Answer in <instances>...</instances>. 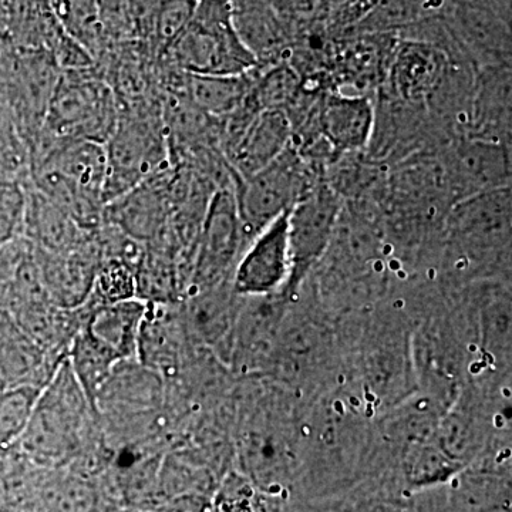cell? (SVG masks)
I'll return each instance as SVG.
<instances>
[{
	"instance_id": "cell-1",
	"label": "cell",
	"mask_w": 512,
	"mask_h": 512,
	"mask_svg": "<svg viewBox=\"0 0 512 512\" xmlns=\"http://www.w3.org/2000/svg\"><path fill=\"white\" fill-rule=\"evenodd\" d=\"M165 53L198 76H239L258 67L235 29L231 0H195L191 19Z\"/></svg>"
},
{
	"instance_id": "cell-2",
	"label": "cell",
	"mask_w": 512,
	"mask_h": 512,
	"mask_svg": "<svg viewBox=\"0 0 512 512\" xmlns=\"http://www.w3.org/2000/svg\"><path fill=\"white\" fill-rule=\"evenodd\" d=\"M89 404L69 362L43 389L25 433L18 440L36 463H62L79 448L86 429ZM92 407V406H90Z\"/></svg>"
},
{
	"instance_id": "cell-3",
	"label": "cell",
	"mask_w": 512,
	"mask_h": 512,
	"mask_svg": "<svg viewBox=\"0 0 512 512\" xmlns=\"http://www.w3.org/2000/svg\"><path fill=\"white\" fill-rule=\"evenodd\" d=\"M82 70L59 76L42 131L57 140L106 144L119 121L117 94L106 80Z\"/></svg>"
},
{
	"instance_id": "cell-4",
	"label": "cell",
	"mask_w": 512,
	"mask_h": 512,
	"mask_svg": "<svg viewBox=\"0 0 512 512\" xmlns=\"http://www.w3.org/2000/svg\"><path fill=\"white\" fill-rule=\"evenodd\" d=\"M511 221V187L464 198L446 215L450 249L466 265L510 262Z\"/></svg>"
},
{
	"instance_id": "cell-5",
	"label": "cell",
	"mask_w": 512,
	"mask_h": 512,
	"mask_svg": "<svg viewBox=\"0 0 512 512\" xmlns=\"http://www.w3.org/2000/svg\"><path fill=\"white\" fill-rule=\"evenodd\" d=\"M232 178L248 244L268 225L291 211L293 205L318 183L315 168L292 146L258 173L245 178L232 175Z\"/></svg>"
},
{
	"instance_id": "cell-6",
	"label": "cell",
	"mask_w": 512,
	"mask_h": 512,
	"mask_svg": "<svg viewBox=\"0 0 512 512\" xmlns=\"http://www.w3.org/2000/svg\"><path fill=\"white\" fill-rule=\"evenodd\" d=\"M345 201L328 183H316L288 214L291 276L282 295H293L313 266L326 255Z\"/></svg>"
},
{
	"instance_id": "cell-7",
	"label": "cell",
	"mask_w": 512,
	"mask_h": 512,
	"mask_svg": "<svg viewBox=\"0 0 512 512\" xmlns=\"http://www.w3.org/2000/svg\"><path fill=\"white\" fill-rule=\"evenodd\" d=\"M104 205L163 171L167 160L164 137L153 123L138 117H121L107 143Z\"/></svg>"
},
{
	"instance_id": "cell-8",
	"label": "cell",
	"mask_w": 512,
	"mask_h": 512,
	"mask_svg": "<svg viewBox=\"0 0 512 512\" xmlns=\"http://www.w3.org/2000/svg\"><path fill=\"white\" fill-rule=\"evenodd\" d=\"M247 245L234 188H221L212 195L198 234L191 276L195 291L224 284Z\"/></svg>"
},
{
	"instance_id": "cell-9",
	"label": "cell",
	"mask_w": 512,
	"mask_h": 512,
	"mask_svg": "<svg viewBox=\"0 0 512 512\" xmlns=\"http://www.w3.org/2000/svg\"><path fill=\"white\" fill-rule=\"evenodd\" d=\"M453 204L480 194L511 187V147L480 138L461 137L440 150Z\"/></svg>"
},
{
	"instance_id": "cell-10",
	"label": "cell",
	"mask_w": 512,
	"mask_h": 512,
	"mask_svg": "<svg viewBox=\"0 0 512 512\" xmlns=\"http://www.w3.org/2000/svg\"><path fill=\"white\" fill-rule=\"evenodd\" d=\"M458 55L474 67L511 64V22L470 0H450L443 12Z\"/></svg>"
},
{
	"instance_id": "cell-11",
	"label": "cell",
	"mask_w": 512,
	"mask_h": 512,
	"mask_svg": "<svg viewBox=\"0 0 512 512\" xmlns=\"http://www.w3.org/2000/svg\"><path fill=\"white\" fill-rule=\"evenodd\" d=\"M288 214L268 225L247 245L232 274V292L241 298L284 292L291 276Z\"/></svg>"
},
{
	"instance_id": "cell-12",
	"label": "cell",
	"mask_w": 512,
	"mask_h": 512,
	"mask_svg": "<svg viewBox=\"0 0 512 512\" xmlns=\"http://www.w3.org/2000/svg\"><path fill=\"white\" fill-rule=\"evenodd\" d=\"M454 62L456 60L439 46L399 37L382 92L403 103L427 109V103L446 80Z\"/></svg>"
},
{
	"instance_id": "cell-13",
	"label": "cell",
	"mask_w": 512,
	"mask_h": 512,
	"mask_svg": "<svg viewBox=\"0 0 512 512\" xmlns=\"http://www.w3.org/2000/svg\"><path fill=\"white\" fill-rule=\"evenodd\" d=\"M171 180L165 170L104 205V221L134 241H154L168 224Z\"/></svg>"
},
{
	"instance_id": "cell-14",
	"label": "cell",
	"mask_w": 512,
	"mask_h": 512,
	"mask_svg": "<svg viewBox=\"0 0 512 512\" xmlns=\"http://www.w3.org/2000/svg\"><path fill=\"white\" fill-rule=\"evenodd\" d=\"M316 130L336 156L366 151L375 126V101L370 96L325 93L315 113Z\"/></svg>"
},
{
	"instance_id": "cell-15",
	"label": "cell",
	"mask_w": 512,
	"mask_h": 512,
	"mask_svg": "<svg viewBox=\"0 0 512 512\" xmlns=\"http://www.w3.org/2000/svg\"><path fill=\"white\" fill-rule=\"evenodd\" d=\"M292 124L285 110H262L247 126L224 141L231 174L238 178L258 173L291 146Z\"/></svg>"
},
{
	"instance_id": "cell-16",
	"label": "cell",
	"mask_w": 512,
	"mask_h": 512,
	"mask_svg": "<svg viewBox=\"0 0 512 512\" xmlns=\"http://www.w3.org/2000/svg\"><path fill=\"white\" fill-rule=\"evenodd\" d=\"M464 137L511 146V64L474 67Z\"/></svg>"
},
{
	"instance_id": "cell-17",
	"label": "cell",
	"mask_w": 512,
	"mask_h": 512,
	"mask_svg": "<svg viewBox=\"0 0 512 512\" xmlns=\"http://www.w3.org/2000/svg\"><path fill=\"white\" fill-rule=\"evenodd\" d=\"M239 464L249 483L266 494H279L291 483L295 453L291 443L269 426L251 427L238 444Z\"/></svg>"
},
{
	"instance_id": "cell-18",
	"label": "cell",
	"mask_w": 512,
	"mask_h": 512,
	"mask_svg": "<svg viewBox=\"0 0 512 512\" xmlns=\"http://www.w3.org/2000/svg\"><path fill=\"white\" fill-rule=\"evenodd\" d=\"M148 306L138 299L100 306L87 320L84 332L119 362L137 356L138 338Z\"/></svg>"
},
{
	"instance_id": "cell-19",
	"label": "cell",
	"mask_w": 512,
	"mask_h": 512,
	"mask_svg": "<svg viewBox=\"0 0 512 512\" xmlns=\"http://www.w3.org/2000/svg\"><path fill=\"white\" fill-rule=\"evenodd\" d=\"M46 357L39 343L8 313L0 312V384L45 387Z\"/></svg>"
},
{
	"instance_id": "cell-20",
	"label": "cell",
	"mask_w": 512,
	"mask_h": 512,
	"mask_svg": "<svg viewBox=\"0 0 512 512\" xmlns=\"http://www.w3.org/2000/svg\"><path fill=\"white\" fill-rule=\"evenodd\" d=\"M232 8L235 29L258 66L285 62L288 32L275 8L264 2H235Z\"/></svg>"
},
{
	"instance_id": "cell-21",
	"label": "cell",
	"mask_w": 512,
	"mask_h": 512,
	"mask_svg": "<svg viewBox=\"0 0 512 512\" xmlns=\"http://www.w3.org/2000/svg\"><path fill=\"white\" fill-rule=\"evenodd\" d=\"M235 293L227 291L224 284L198 291L187 305L188 328L195 338L205 345L217 348L234 339L238 311L235 308ZM232 349V342H231Z\"/></svg>"
},
{
	"instance_id": "cell-22",
	"label": "cell",
	"mask_w": 512,
	"mask_h": 512,
	"mask_svg": "<svg viewBox=\"0 0 512 512\" xmlns=\"http://www.w3.org/2000/svg\"><path fill=\"white\" fill-rule=\"evenodd\" d=\"M254 70L239 76H198L185 73L188 101L211 119H225L247 99L254 82Z\"/></svg>"
},
{
	"instance_id": "cell-23",
	"label": "cell",
	"mask_w": 512,
	"mask_h": 512,
	"mask_svg": "<svg viewBox=\"0 0 512 512\" xmlns=\"http://www.w3.org/2000/svg\"><path fill=\"white\" fill-rule=\"evenodd\" d=\"M447 0H377L353 28L355 35H394L443 15Z\"/></svg>"
},
{
	"instance_id": "cell-24",
	"label": "cell",
	"mask_w": 512,
	"mask_h": 512,
	"mask_svg": "<svg viewBox=\"0 0 512 512\" xmlns=\"http://www.w3.org/2000/svg\"><path fill=\"white\" fill-rule=\"evenodd\" d=\"M69 251L66 256L62 252L56 255H47L43 276L47 288L64 301L82 299L94 286L96 268H94V256L87 254L89 251Z\"/></svg>"
},
{
	"instance_id": "cell-25",
	"label": "cell",
	"mask_w": 512,
	"mask_h": 512,
	"mask_svg": "<svg viewBox=\"0 0 512 512\" xmlns=\"http://www.w3.org/2000/svg\"><path fill=\"white\" fill-rule=\"evenodd\" d=\"M26 207L25 220L29 221L36 238L50 252L72 251L77 244L79 225L57 208L45 195L35 191Z\"/></svg>"
},
{
	"instance_id": "cell-26",
	"label": "cell",
	"mask_w": 512,
	"mask_h": 512,
	"mask_svg": "<svg viewBox=\"0 0 512 512\" xmlns=\"http://www.w3.org/2000/svg\"><path fill=\"white\" fill-rule=\"evenodd\" d=\"M461 468L463 466L444 454L433 439L409 444L403 463L404 478L413 488L447 483Z\"/></svg>"
},
{
	"instance_id": "cell-27",
	"label": "cell",
	"mask_w": 512,
	"mask_h": 512,
	"mask_svg": "<svg viewBox=\"0 0 512 512\" xmlns=\"http://www.w3.org/2000/svg\"><path fill=\"white\" fill-rule=\"evenodd\" d=\"M43 389L23 384L0 390V447L16 443L25 433Z\"/></svg>"
},
{
	"instance_id": "cell-28",
	"label": "cell",
	"mask_w": 512,
	"mask_h": 512,
	"mask_svg": "<svg viewBox=\"0 0 512 512\" xmlns=\"http://www.w3.org/2000/svg\"><path fill=\"white\" fill-rule=\"evenodd\" d=\"M53 5L72 39L89 53L96 49L100 32L96 0H53Z\"/></svg>"
},
{
	"instance_id": "cell-29",
	"label": "cell",
	"mask_w": 512,
	"mask_h": 512,
	"mask_svg": "<svg viewBox=\"0 0 512 512\" xmlns=\"http://www.w3.org/2000/svg\"><path fill=\"white\" fill-rule=\"evenodd\" d=\"M94 291L100 296L103 305L134 299L137 295V275L133 266L120 259H109L97 272Z\"/></svg>"
},
{
	"instance_id": "cell-30",
	"label": "cell",
	"mask_w": 512,
	"mask_h": 512,
	"mask_svg": "<svg viewBox=\"0 0 512 512\" xmlns=\"http://www.w3.org/2000/svg\"><path fill=\"white\" fill-rule=\"evenodd\" d=\"M511 302L504 291L495 292L483 309L484 343L488 350L510 353L511 342Z\"/></svg>"
},
{
	"instance_id": "cell-31",
	"label": "cell",
	"mask_w": 512,
	"mask_h": 512,
	"mask_svg": "<svg viewBox=\"0 0 512 512\" xmlns=\"http://www.w3.org/2000/svg\"><path fill=\"white\" fill-rule=\"evenodd\" d=\"M25 160V150L16 130L15 116L9 104L0 97V168L16 171Z\"/></svg>"
},
{
	"instance_id": "cell-32",
	"label": "cell",
	"mask_w": 512,
	"mask_h": 512,
	"mask_svg": "<svg viewBox=\"0 0 512 512\" xmlns=\"http://www.w3.org/2000/svg\"><path fill=\"white\" fill-rule=\"evenodd\" d=\"M254 485L248 480L228 481L218 495L217 512H259Z\"/></svg>"
},
{
	"instance_id": "cell-33",
	"label": "cell",
	"mask_w": 512,
	"mask_h": 512,
	"mask_svg": "<svg viewBox=\"0 0 512 512\" xmlns=\"http://www.w3.org/2000/svg\"><path fill=\"white\" fill-rule=\"evenodd\" d=\"M0 390H2V384H0Z\"/></svg>"
}]
</instances>
